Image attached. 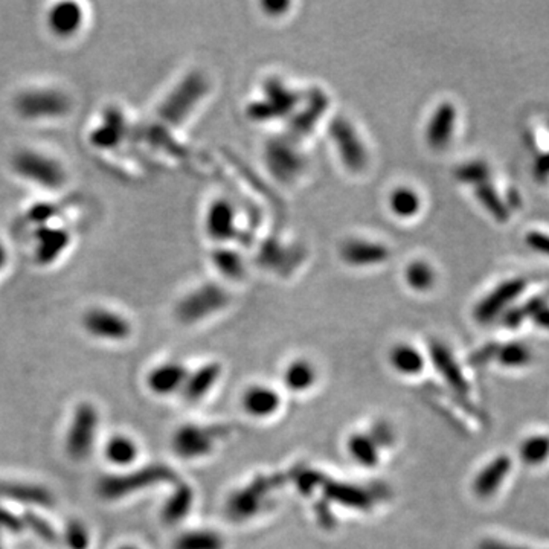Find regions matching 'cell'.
<instances>
[{
	"mask_svg": "<svg viewBox=\"0 0 549 549\" xmlns=\"http://www.w3.org/2000/svg\"><path fill=\"white\" fill-rule=\"evenodd\" d=\"M263 156L270 174L283 183L296 181L307 168V157L301 152L298 143L287 135L270 137L265 144Z\"/></svg>",
	"mask_w": 549,
	"mask_h": 549,
	"instance_id": "obj_6",
	"label": "cell"
},
{
	"mask_svg": "<svg viewBox=\"0 0 549 549\" xmlns=\"http://www.w3.org/2000/svg\"><path fill=\"white\" fill-rule=\"evenodd\" d=\"M83 327L90 336L103 340H126L132 334V325L126 316L104 307H95L84 313Z\"/></svg>",
	"mask_w": 549,
	"mask_h": 549,
	"instance_id": "obj_13",
	"label": "cell"
},
{
	"mask_svg": "<svg viewBox=\"0 0 549 549\" xmlns=\"http://www.w3.org/2000/svg\"><path fill=\"white\" fill-rule=\"evenodd\" d=\"M475 196L479 200L480 205L486 208L487 212H490L491 217L500 223H506L510 219V209L506 205V201L500 199L490 181L480 183L475 187Z\"/></svg>",
	"mask_w": 549,
	"mask_h": 549,
	"instance_id": "obj_37",
	"label": "cell"
},
{
	"mask_svg": "<svg viewBox=\"0 0 549 549\" xmlns=\"http://www.w3.org/2000/svg\"><path fill=\"white\" fill-rule=\"evenodd\" d=\"M176 471L165 464H152L126 475H107L101 478L97 487L98 495L106 500H116L136 491L145 490L148 487L174 482Z\"/></svg>",
	"mask_w": 549,
	"mask_h": 549,
	"instance_id": "obj_2",
	"label": "cell"
},
{
	"mask_svg": "<svg viewBox=\"0 0 549 549\" xmlns=\"http://www.w3.org/2000/svg\"><path fill=\"white\" fill-rule=\"evenodd\" d=\"M187 377L188 371L181 363H163L153 369L148 376V386L157 395H170L181 391Z\"/></svg>",
	"mask_w": 549,
	"mask_h": 549,
	"instance_id": "obj_22",
	"label": "cell"
},
{
	"mask_svg": "<svg viewBox=\"0 0 549 549\" xmlns=\"http://www.w3.org/2000/svg\"><path fill=\"white\" fill-rule=\"evenodd\" d=\"M84 19H86V14H84L81 4L72 2V0H64V2H57L51 6V10L46 15V25L55 37L70 39L81 31Z\"/></svg>",
	"mask_w": 549,
	"mask_h": 549,
	"instance_id": "obj_18",
	"label": "cell"
},
{
	"mask_svg": "<svg viewBox=\"0 0 549 549\" xmlns=\"http://www.w3.org/2000/svg\"><path fill=\"white\" fill-rule=\"evenodd\" d=\"M302 101V94L289 88L283 79L270 77L263 84V99L247 106V116L258 123L292 116Z\"/></svg>",
	"mask_w": 549,
	"mask_h": 549,
	"instance_id": "obj_5",
	"label": "cell"
},
{
	"mask_svg": "<svg viewBox=\"0 0 549 549\" xmlns=\"http://www.w3.org/2000/svg\"><path fill=\"white\" fill-rule=\"evenodd\" d=\"M526 245L530 246L531 249L544 256H549V236L544 234V232H530L528 236L525 237Z\"/></svg>",
	"mask_w": 549,
	"mask_h": 549,
	"instance_id": "obj_48",
	"label": "cell"
},
{
	"mask_svg": "<svg viewBox=\"0 0 549 549\" xmlns=\"http://www.w3.org/2000/svg\"><path fill=\"white\" fill-rule=\"evenodd\" d=\"M290 6H292V4L287 0H265L261 4V10L265 11V14L270 15V17H278V15L284 14Z\"/></svg>",
	"mask_w": 549,
	"mask_h": 549,
	"instance_id": "obj_49",
	"label": "cell"
},
{
	"mask_svg": "<svg viewBox=\"0 0 549 549\" xmlns=\"http://www.w3.org/2000/svg\"><path fill=\"white\" fill-rule=\"evenodd\" d=\"M229 294L214 283L200 285L183 296L176 307V316L181 324H196L229 304Z\"/></svg>",
	"mask_w": 549,
	"mask_h": 549,
	"instance_id": "obj_8",
	"label": "cell"
},
{
	"mask_svg": "<svg viewBox=\"0 0 549 549\" xmlns=\"http://www.w3.org/2000/svg\"><path fill=\"white\" fill-rule=\"evenodd\" d=\"M23 522L19 519L17 516L13 515L10 511L0 507V544H2V533L8 531V533H20L23 530Z\"/></svg>",
	"mask_w": 549,
	"mask_h": 549,
	"instance_id": "obj_47",
	"label": "cell"
},
{
	"mask_svg": "<svg viewBox=\"0 0 549 549\" xmlns=\"http://www.w3.org/2000/svg\"><path fill=\"white\" fill-rule=\"evenodd\" d=\"M339 256L351 267H371L389 260L391 250L386 245L367 238H349L339 247Z\"/></svg>",
	"mask_w": 549,
	"mask_h": 549,
	"instance_id": "obj_15",
	"label": "cell"
},
{
	"mask_svg": "<svg viewBox=\"0 0 549 549\" xmlns=\"http://www.w3.org/2000/svg\"><path fill=\"white\" fill-rule=\"evenodd\" d=\"M285 386L292 393H304L316 383V369L313 363L305 358H296L289 363L284 371Z\"/></svg>",
	"mask_w": 549,
	"mask_h": 549,
	"instance_id": "obj_32",
	"label": "cell"
},
{
	"mask_svg": "<svg viewBox=\"0 0 549 549\" xmlns=\"http://www.w3.org/2000/svg\"><path fill=\"white\" fill-rule=\"evenodd\" d=\"M520 455L526 462L544 461V458L549 455V438H528L520 449Z\"/></svg>",
	"mask_w": 549,
	"mask_h": 549,
	"instance_id": "obj_43",
	"label": "cell"
},
{
	"mask_svg": "<svg viewBox=\"0 0 549 549\" xmlns=\"http://www.w3.org/2000/svg\"><path fill=\"white\" fill-rule=\"evenodd\" d=\"M8 260H10L8 249H6V246L4 245V241H0V274L5 269L6 265H8Z\"/></svg>",
	"mask_w": 549,
	"mask_h": 549,
	"instance_id": "obj_52",
	"label": "cell"
},
{
	"mask_svg": "<svg viewBox=\"0 0 549 549\" xmlns=\"http://www.w3.org/2000/svg\"><path fill=\"white\" fill-rule=\"evenodd\" d=\"M209 90V81L205 74L192 70L185 75L170 94L165 97L157 108V116L167 126L179 127L185 123L191 113L196 110L201 99L205 98Z\"/></svg>",
	"mask_w": 549,
	"mask_h": 549,
	"instance_id": "obj_1",
	"label": "cell"
},
{
	"mask_svg": "<svg viewBox=\"0 0 549 549\" xmlns=\"http://www.w3.org/2000/svg\"><path fill=\"white\" fill-rule=\"evenodd\" d=\"M389 211L398 219H412L422 211L423 200L420 192L409 185H400L394 188L387 197Z\"/></svg>",
	"mask_w": 549,
	"mask_h": 549,
	"instance_id": "obj_27",
	"label": "cell"
},
{
	"mask_svg": "<svg viewBox=\"0 0 549 549\" xmlns=\"http://www.w3.org/2000/svg\"><path fill=\"white\" fill-rule=\"evenodd\" d=\"M533 318H535V324L549 330V307L544 305V307H542Z\"/></svg>",
	"mask_w": 549,
	"mask_h": 549,
	"instance_id": "obj_50",
	"label": "cell"
},
{
	"mask_svg": "<svg viewBox=\"0 0 549 549\" xmlns=\"http://www.w3.org/2000/svg\"><path fill=\"white\" fill-rule=\"evenodd\" d=\"M172 549H225V539L212 530H192L177 537Z\"/></svg>",
	"mask_w": 549,
	"mask_h": 549,
	"instance_id": "obj_35",
	"label": "cell"
},
{
	"mask_svg": "<svg viewBox=\"0 0 549 549\" xmlns=\"http://www.w3.org/2000/svg\"><path fill=\"white\" fill-rule=\"evenodd\" d=\"M64 542L69 549H88L90 544V535L88 526L79 520L69 522L64 531Z\"/></svg>",
	"mask_w": 549,
	"mask_h": 549,
	"instance_id": "obj_42",
	"label": "cell"
},
{
	"mask_svg": "<svg viewBox=\"0 0 549 549\" xmlns=\"http://www.w3.org/2000/svg\"><path fill=\"white\" fill-rule=\"evenodd\" d=\"M22 522H23L25 528L33 531L34 535H37V537H40L46 544H57V540H59L57 533H55L54 528L43 517H40V516L34 515V513H26Z\"/></svg>",
	"mask_w": 549,
	"mask_h": 549,
	"instance_id": "obj_41",
	"label": "cell"
},
{
	"mask_svg": "<svg viewBox=\"0 0 549 549\" xmlns=\"http://www.w3.org/2000/svg\"><path fill=\"white\" fill-rule=\"evenodd\" d=\"M496 358H499L504 365L516 367V365H524V363L528 362L531 353L528 347H525L522 343L513 342L507 343L504 347L498 345Z\"/></svg>",
	"mask_w": 549,
	"mask_h": 549,
	"instance_id": "obj_39",
	"label": "cell"
},
{
	"mask_svg": "<svg viewBox=\"0 0 549 549\" xmlns=\"http://www.w3.org/2000/svg\"><path fill=\"white\" fill-rule=\"evenodd\" d=\"M57 216V208L52 203H35L31 206L30 211H28V219L31 223L35 225V228L39 226L51 225V220Z\"/></svg>",
	"mask_w": 549,
	"mask_h": 549,
	"instance_id": "obj_45",
	"label": "cell"
},
{
	"mask_svg": "<svg viewBox=\"0 0 549 549\" xmlns=\"http://www.w3.org/2000/svg\"><path fill=\"white\" fill-rule=\"evenodd\" d=\"M220 374L221 367L219 363H206L194 373L188 374L187 382L181 387L183 397L188 402H199L211 391Z\"/></svg>",
	"mask_w": 549,
	"mask_h": 549,
	"instance_id": "obj_24",
	"label": "cell"
},
{
	"mask_svg": "<svg viewBox=\"0 0 549 549\" xmlns=\"http://www.w3.org/2000/svg\"><path fill=\"white\" fill-rule=\"evenodd\" d=\"M194 504V491L188 484H179L163 508V520L167 525H176L187 517Z\"/></svg>",
	"mask_w": 549,
	"mask_h": 549,
	"instance_id": "obj_30",
	"label": "cell"
},
{
	"mask_svg": "<svg viewBox=\"0 0 549 549\" xmlns=\"http://www.w3.org/2000/svg\"><path fill=\"white\" fill-rule=\"evenodd\" d=\"M11 167L17 176L44 190H60L64 187L68 174L55 157L33 148H23L11 159Z\"/></svg>",
	"mask_w": 549,
	"mask_h": 549,
	"instance_id": "obj_3",
	"label": "cell"
},
{
	"mask_svg": "<svg viewBox=\"0 0 549 549\" xmlns=\"http://www.w3.org/2000/svg\"><path fill=\"white\" fill-rule=\"evenodd\" d=\"M119 549H137V548H135V546H123V548H119Z\"/></svg>",
	"mask_w": 549,
	"mask_h": 549,
	"instance_id": "obj_53",
	"label": "cell"
},
{
	"mask_svg": "<svg viewBox=\"0 0 549 549\" xmlns=\"http://www.w3.org/2000/svg\"><path fill=\"white\" fill-rule=\"evenodd\" d=\"M405 281L415 292L424 293L437 284V272L426 260H414L405 269Z\"/></svg>",
	"mask_w": 549,
	"mask_h": 549,
	"instance_id": "obj_33",
	"label": "cell"
},
{
	"mask_svg": "<svg viewBox=\"0 0 549 549\" xmlns=\"http://www.w3.org/2000/svg\"><path fill=\"white\" fill-rule=\"evenodd\" d=\"M431 358L438 371L442 374V377L446 378L458 393L466 394L469 391L466 380L462 378L461 369L451 356V349H447L444 343L438 340L431 343Z\"/></svg>",
	"mask_w": 549,
	"mask_h": 549,
	"instance_id": "obj_25",
	"label": "cell"
},
{
	"mask_svg": "<svg viewBox=\"0 0 549 549\" xmlns=\"http://www.w3.org/2000/svg\"><path fill=\"white\" fill-rule=\"evenodd\" d=\"M97 426H98L97 409L90 403H81L75 409L66 440V451L72 460L83 461L90 455L97 435Z\"/></svg>",
	"mask_w": 549,
	"mask_h": 549,
	"instance_id": "obj_10",
	"label": "cell"
},
{
	"mask_svg": "<svg viewBox=\"0 0 549 549\" xmlns=\"http://www.w3.org/2000/svg\"><path fill=\"white\" fill-rule=\"evenodd\" d=\"M211 260L216 269L229 280H240L245 276V261L236 249L220 246L212 250Z\"/></svg>",
	"mask_w": 549,
	"mask_h": 549,
	"instance_id": "obj_34",
	"label": "cell"
},
{
	"mask_svg": "<svg viewBox=\"0 0 549 549\" xmlns=\"http://www.w3.org/2000/svg\"><path fill=\"white\" fill-rule=\"evenodd\" d=\"M127 128V119L123 110L110 106L104 110L101 121L88 135V141L99 150H112L123 143Z\"/></svg>",
	"mask_w": 549,
	"mask_h": 549,
	"instance_id": "obj_19",
	"label": "cell"
},
{
	"mask_svg": "<svg viewBox=\"0 0 549 549\" xmlns=\"http://www.w3.org/2000/svg\"><path fill=\"white\" fill-rule=\"evenodd\" d=\"M72 237L61 226L44 225L35 228L34 256L40 265H54L68 250Z\"/></svg>",
	"mask_w": 549,
	"mask_h": 549,
	"instance_id": "obj_17",
	"label": "cell"
},
{
	"mask_svg": "<svg viewBox=\"0 0 549 549\" xmlns=\"http://www.w3.org/2000/svg\"><path fill=\"white\" fill-rule=\"evenodd\" d=\"M278 482H281V478L276 476H260L250 486L229 496L226 502V513L237 522L254 517L265 507V498L274 487L278 486Z\"/></svg>",
	"mask_w": 549,
	"mask_h": 549,
	"instance_id": "obj_9",
	"label": "cell"
},
{
	"mask_svg": "<svg viewBox=\"0 0 549 549\" xmlns=\"http://www.w3.org/2000/svg\"><path fill=\"white\" fill-rule=\"evenodd\" d=\"M296 486L302 495L310 496L318 487L325 486V478L318 471L305 470L296 478Z\"/></svg>",
	"mask_w": 549,
	"mask_h": 549,
	"instance_id": "obj_46",
	"label": "cell"
},
{
	"mask_svg": "<svg viewBox=\"0 0 549 549\" xmlns=\"http://www.w3.org/2000/svg\"><path fill=\"white\" fill-rule=\"evenodd\" d=\"M225 427H203L185 424L172 437V451L183 460H197L209 455L217 440L225 435Z\"/></svg>",
	"mask_w": 549,
	"mask_h": 549,
	"instance_id": "obj_12",
	"label": "cell"
},
{
	"mask_svg": "<svg viewBox=\"0 0 549 549\" xmlns=\"http://www.w3.org/2000/svg\"><path fill=\"white\" fill-rule=\"evenodd\" d=\"M0 499L13 500L23 506L26 504L42 508H51L55 504L54 495L44 487L11 482V480H0Z\"/></svg>",
	"mask_w": 549,
	"mask_h": 549,
	"instance_id": "obj_21",
	"label": "cell"
},
{
	"mask_svg": "<svg viewBox=\"0 0 549 549\" xmlns=\"http://www.w3.org/2000/svg\"><path fill=\"white\" fill-rule=\"evenodd\" d=\"M347 447L358 466L373 469L380 461V446L369 433H354L349 438Z\"/></svg>",
	"mask_w": 549,
	"mask_h": 549,
	"instance_id": "obj_31",
	"label": "cell"
},
{
	"mask_svg": "<svg viewBox=\"0 0 549 549\" xmlns=\"http://www.w3.org/2000/svg\"><path fill=\"white\" fill-rule=\"evenodd\" d=\"M104 455L115 466H128L137 458V446L132 438L115 435L106 444Z\"/></svg>",
	"mask_w": 549,
	"mask_h": 549,
	"instance_id": "obj_36",
	"label": "cell"
},
{
	"mask_svg": "<svg viewBox=\"0 0 549 549\" xmlns=\"http://www.w3.org/2000/svg\"><path fill=\"white\" fill-rule=\"evenodd\" d=\"M525 287L526 283L522 278L504 281L476 304L473 312L476 321L480 324H487L498 318L516 298H519Z\"/></svg>",
	"mask_w": 549,
	"mask_h": 549,
	"instance_id": "obj_14",
	"label": "cell"
},
{
	"mask_svg": "<svg viewBox=\"0 0 549 549\" xmlns=\"http://www.w3.org/2000/svg\"><path fill=\"white\" fill-rule=\"evenodd\" d=\"M205 231L211 240L217 243L236 238L237 234V211L236 206L229 199L219 197L208 206L205 216Z\"/></svg>",
	"mask_w": 549,
	"mask_h": 549,
	"instance_id": "obj_16",
	"label": "cell"
},
{
	"mask_svg": "<svg viewBox=\"0 0 549 549\" xmlns=\"http://www.w3.org/2000/svg\"><path fill=\"white\" fill-rule=\"evenodd\" d=\"M329 136L338 153L339 161L349 172H362L368 165L367 145L363 144L358 128L345 116H334L330 121Z\"/></svg>",
	"mask_w": 549,
	"mask_h": 549,
	"instance_id": "obj_7",
	"label": "cell"
},
{
	"mask_svg": "<svg viewBox=\"0 0 549 549\" xmlns=\"http://www.w3.org/2000/svg\"><path fill=\"white\" fill-rule=\"evenodd\" d=\"M455 176L458 181L476 187L480 183L490 181V167L484 161L475 159V161L461 163L460 167L456 168Z\"/></svg>",
	"mask_w": 549,
	"mask_h": 549,
	"instance_id": "obj_38",
	"label": "cell"
},
{
	"mask_svg": "<svg viewBox=\"0 0 549 549\" xmlns=\"http://www.w3.org/2000/svg\"><path fill=\"white\" fill-rule=\"evenodd\" d=\"M325 495L329 499L356 510H368L374 502L371 493L363 490L362 487L339 482H325Z\"/></svg>",
	"mask_w": 549,
	"mask_h": 549,
	"instance_id": "obj_26",
	"label": "cell"
},
{
	"mask_svg": "<svg viewBox=\"0 0 549 549\" xmlns=\"http://www.w3.org/2000/svg\"><path fill=\"white\" fill-rule=\"evenodd\" d=\"M510 469V462L506 456L496 458L495 461H491L489 466L484 467L479 471V475L476 476L473 490L476 495L480 498H489L495 495L498 491V487L506 479L507 473Z\"/></svg>",
	"mask_w": 549,
	"mask_h": 549,
	"instance_id": "obj_28",
	"label": "cell"
},
{
	"mask_svg": "<svg viewBox=\"0 0 549 549\" xmlns=\"http://www.w3.org/2000/svg\"><path fill=\"white\" fill-rule=\"evenodd\" d=\"M15 112L28 121L64 118L70 113L72 101L63 90L54 88H26L14 99Z\"/></svg>",
	"mask_w": 549,
	"mask_h": 549,
	"instance_id": "obj_4",
	"label": "cell"
},
{
	"mask_svg": "<svg viewBox=\"0 0 549 549\" xmlns=\"http://www.w3.org/2000/svg\"><path fill=\"white\" fill-rule=\"evenodd\" d=\"M535 172L539 176H549V153L540 156L535 163Z\"/></svg>",
	"mask_w": 549,
	"mask_h": 549,
	"instance_id": "obj_51",
	"label": "cell"
},
{
	"mask_svg": "<svg viewBox=\"0 0 549 549\" xmlns=\"http://www.w3.org/2000/svg\"><path fill=\"white\" fill-rule=\"evenodd\" d=\"M456 121H458V112H456L455 104L451 101H442L438 104L435 110L432 112L431 118L426 124V130H424L427 145L433 150L446 148L455 135Z\"/></svg>",
	"mask_w": 549,
	"mask_h": 549,
	"instance_id": "obj_20",
	"label": "cell"
},
{
	"mask_svg": "<svg viewBox=\"0 0 549 549\" xmlns=\"http://www.w3.org/2000/svg\"><path fill=\"white\" fill-rule=\"evenodd\" d=\"M241 403L250 417L267 418L280 409L281 397L274 387L256 385L246 389Z\"/></svg>",
	"mask_w": 549,
	"mask_h": 549,
	"instance_id": "obj_23",
	"label": "cell"
},
{
	"mask_svg": "<svg viewBox=\"0 0 549 549\" xmlns=\"http://www.w3.org/2000/svg\"><path fill=\"white\" fill-rule=\"evenodd\" d=\"M287 258H289V252L276 241H265V245L261 246L260 252H258V261H260L261 265L269 267V269L280 267Z\"/></svg>",
	"mask_w": 549,
	"mask_h": 549,
	"instance_id": "obj_40",
	"label": "cell"
},
{
	"mask_svg": "<svg viewBox=\"0 0 549 549\" xmlns=\"http://www.w3.org/2000/svg\"><path fill=\"white\" fill-rule=\"evenodd\" d=\"M329 106L330 98L322 88H309L302 94V101L290 116L285 135L296 143L302 137L309 136L316 124L324 116Z\"/></svg>",
	"mask_w": 549,
	"mask_h": 549,
	"instance_id": "obj_11",
	"label": "cell"
},
{
	"mask_svg": "<svg viewBox=\"0 0 549 549\" xmlns=\"http://www.w3.org/2000/svg\"><path fill=\"white\" fill-rule=\"evenodd\" d=\"M546 300H548L546 296H535V298L528 301V302L522 305V307L510 310V312L506 314V324L510 325V327H516V325H519L526 316H535L542 307L546 305Z\"/></svg>",
	"mask_w": 549,
	"mask_h": 549,
	"instance_id": "obj_44",
	"label": "cell"
},
{
	"mask_svg": "<svg viewBox=\"0 0 549 549\" xmlns=\"http://www.w3.org/2000/svg\"><path fill=\"white\" fill-rule=\"evenodd\" d=\"M389 362L402 376H417L424 369L426 358L422 351L411 343H398L389 353Z\"/></svg>",
	"mask_w": 549,
	"mask_h": 549,
	"instance_id": "obj_29",
	"label": "cell"
}]
</instances>
